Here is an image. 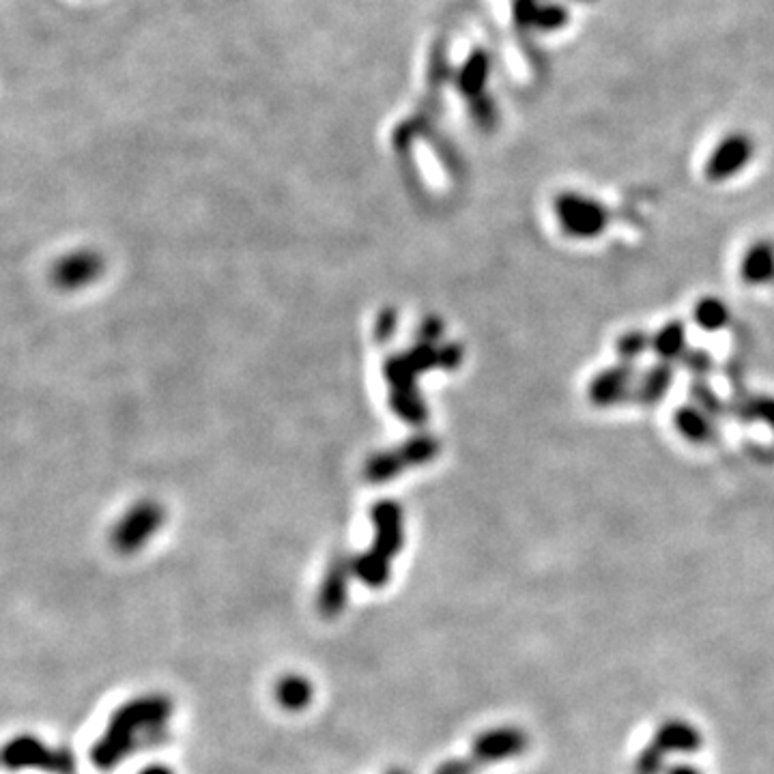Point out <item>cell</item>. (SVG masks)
Here are the masks:
<instances>
[{"instance_id":"7a4b0ae2","label":"cell","mask_w":774,"mask_h":774,"mask_svg":"<svg viewBox=\"0 0 774 774\" xmlns=\"http://www.w3.org/2000/svg\"><path fill=\"white\" fill-rule=\"evenodd\" d=\"M555 215L562 231L581 241L600 237L609 226V211L596 198L579 192H564L555 198Z\"/></svg>"},{"instance_id":"2e32d148","label":"cell","mask_w":774,"mask_h":774,"mask_svg":"<svg viewBox=\"0 0 774 774\" xmlns=\"http://www.w3.org/2000/svg\"><path fill=\"white\" fill-rule=\"evenodd\" d=\"M665 774H704L697 766L693 764H686V762H680V764H673V766H667Z\"/></svg>"},{"instance_id":"e0dca14e","label":"cell","mask_w":774,"mask_h":774,"mask_svg":"<svg viewBox=\"0 0 774 774\" xmlns=\"http://www.w3.org/2000/svg\"><path fill=\"white\" fill-rule=\"evenodd\" d=\"M138 774H175L168 766H162V764H151L147 768H142Z\"/></svg>"},{"instance_id":"9a60e30c","label":"cell","mask_w":774,"mask_h":774,"mask_svg":"<svg viewBox=\"0 0 774 774\" xmlns=\"http://www.w3.org/2000/svg\"><path fill=\"white\" fill-rule=\"evenodd\" d=\"M478 770H480V766L473 762L469 755H465V757L446 759V762L437 766L435 774H476Z\"/></svg>"},{"instance_id":"ac0fdd59","label":"cell","mask_w":774,"mask_h":774,"mask_svg":"<svg viewBox=\"0 0 774 774\" xmlns=\"http://www.w3.org/2000/svg\"><path fill=\"white\" fill-rule=\"evenodd\" d=\"M385 774H409L407 770H403V768H390V770H387Z\"/></svg>"},{"instance_id":"8fae6325","label":"cell","mask_w":774,"mask_h":774,"mask_svg":"<svg viewBox=\"0 0 774 774\" xmlns=\"http://www.w3.org/2000/svg\"><path fill=\"white\" fill-rule=\"evenodd\" d=\"M626 375L620 370H613V372H605V375H600L594 385H592V398L596 400L598 405H611L615 403V400H620L624 390H626Z\"/></svg>"},{"instance_id":"5b68a950","label":"cell","mask_w":774,"mask_h":774,"mask_svg":"<svg viewBox=\"0 0 774 774\" xmlns=\"http://www.w3.org/2000/svg\"><path fill=\"white\" fill-rule=\"evenodd\" d=\"M650 744L665 757L693 755L704 747V736H701L695 723L680 719V716H671L656 727Z\"/></svg>"},{"instance_id":"5bb4252c","label":"cell","mask_w":774,"mask_h":774,"mask_svg":"<svg viewBox=\"0 0 774 774\" xmlns=\"http://www.w3.org/2000/svg\"><path fill=\"white\" fill-rule=\"evenodd\" d=\"M667 757L658 753L652 744L648 742L645 747L639 751L633 764V774H663L667 770Z\"/></svg>"},{"instance_id":"4fadbf2b","label":"cell","mask_w":774,"mask_h":774,"mask_svg":"<svg viewBox=\"0 0 774 774\" xmlns=\"http://www.w3.org/2000/svg\"><path fill=\"white\" fill-rule=\"evenodd\" d=\"M682 344H684V329H682L680 323L667 325L652 340V347L658 353H661L663 357H673V355H676L682 349Z\"/></svg>"},{"instance_id":"6da1fadb","label":"cell","mask_w":774,"mask_h":774,"mask_svg":"<svg viewBox=\"0 0 774 774\" xmlns=\"http://www.w3.org/2000/svg\"><path fill=\"white\" fill-rule=\"evenodd\" d=\"M172 712H175L172 701L160 693L125 701L112 712L106 731L93 744V766L110 770L136 749L151 747L155 738H164Z\"/></svg>"},{"instance_id":"277c9868","label":"cell","mask_w":774,"mask_h":774,"mask_svg":"<svg viewBox=\"0 0 774 774\" xmlns=\"http://www.w3.org/2000/svg\"><path fill=\"white\" fill-rule=\"evenodd\" d=\"M529 744H532V738H529L527 731L519 725H499L482 731L471 742V751L469 757L476 762L480 768L499 764V762H508V759L521 757L527 753Z\"/></svg>"},{"instance_id":"30bf717a","label":"cell","mask_w":774,"mask_h":774,"mask_svg":"<svg viewBox=\"0 0 774 774\" xmlns=\"http://www.w3.org/2000/svg\"><path fill=\"white\" fill-rule=\"evenodd\" d=\"M729 321V308L719 297H704L695 306V323L704 332H719Z\"/></svg>"},{"instance_id":"8992f818","label":"cell","mask_w":774,"mask_h":774,"mask_svg":"<svg viewBox=\"0 0 774 774\" xmlns=\"http://www.w3.org/2000/svg\"><path fill=\"white\" fill-rule=\"evenodd\" d=\"M753 142L744 134H731L721 140L712 151L706 164V177L710 181H727L751 162Z\"/></svg>"},{"instance_id":"7c38bea8","label":"cell","mask_w":774,"mask_h":774,"mask_svg":"<svg viewBox=\"0 0 774 774\" xmlns=\"http://www.w3.org/2000/svg\"><path fill=\"white\" fill-rule=\"evenodd\" d=\"M344 600H347V585H344L342 572H334L323 585V592L319 598V609L325 618H334L344 609Z\"/></svg>"},{"instance_id":"9c48e42d","label":"cell","mask_w":774,"mask_h":774,"mask_svg":"<svg viewBox=\"0 0 774 774\" xmlns=\"http://www.w3.org/2000/svg\"><path fill=\"white\" fill-rule=\"evenodd\" d=\"M678 433L688 441H706L712 435V422L708 413L695 407H682L676 413Z\"/></svg>"},{"instance_id":"3957f363","label":"cell","mask_w":774,"mask_h":774,"mask_svg":"<svg viewBox=\"0 0 774 774\" xmlns=\"http://www.w3.org/2000/svg\"><path fill=\"white\" fill-rule=\"evenodd\" d=\"M3 764L7 770L35 768L52 774H74L76 762L67 751H56L33 736H16L3 749Z\"/></svg>"},{"instance_id":"52a82bcc","label":"cell","mask_w":774,"mask_h":774,"mask_svg":"<svg viewBox=\"0 0 774 774\" xmlns=\"http://www.w3.org/2000/svg\"><path fill=\"white\" fill-rule=\"evenodd\" d=\"M314 697V686L310 680L304 676H297V673H291V676H284L276 684V699L280 708L286 712H301L306 710L312 704Z\"/></svg>"},{"instance_id":"ba28073f","label":"cell","mask_w":774,"mask_h":774,"mask_svg":"<svg viewBox=\"0 0 774 774\" xmlns=\"http://www.w3.org/2000/svg\"><path fill=\"white\" fill-rule=\"evenodd\" d=\"M742 278L751 284H766L774 278V248L770 243H755L744 254Z\"/></svg>"}]
</instances>
